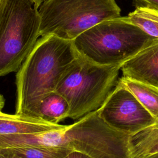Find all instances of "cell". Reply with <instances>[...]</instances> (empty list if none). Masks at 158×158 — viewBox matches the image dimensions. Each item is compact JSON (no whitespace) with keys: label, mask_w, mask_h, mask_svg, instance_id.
Segmentation results:
<instances>
[{"label":"cell","mask_w":158,"mask_h":158,"mask_svg":"<svg viewBox=\"0 0 158 158\" xmlns=\"http://www.w3.org/2000/svg\"><path fill=\"white\" fill-rule=\"evenodd\" d=\"M130 136L109 126L97 109L60 130L0 135V147L58 146L80 151L93 158H131Z\"/></svg>","instance_id":"cell-1"},{"label":"cell","mask_w":158,"mask_h":158,"mask_svg":"<svg viewBox=\"0 0 158 158\" xmlns=\"http://www.w3.org/2000/svg\"><path fill=\"white\" fill-rule=\"evenodd\" d=\"M78 56L73 40L53 35L38 39L16 74L15 114L36 117L41 99L56 90Z\"/></svg>","instance_id":"cell-2"},{"label":"cell","mask_w":158,"mask_h":158,"mask_svg":"<svg viewBox=\"0 0 158 158\" xmlns=\"http://www.w3.org/2000/svg\"><path fill=\"white\" fill-rule=\"evenodd\" d=\"M78 54L102 65H122L147 47L158 43L125 17L102 21L73 40Z\"/></svg>","instance_id":"cell-3"},{"label":"cell","mask_w":158,"mask_h":158,"mask_svg":"<svg viewBox=\"0 0 158 158\" xmlns=\"http://www.w3.org/2000/svg\"><path fill=\"white\" fill-rule=\"evenodd\" d=\"M121 66L99 65L78 54L55 90L68 101V118L77 120L98 109L115 86Z\"/></svg>","instance_id":"cell-4"},{"label":"cell","mask_w":158,"mask_h":158,"mask_svg":"<svg viewBox=\"0 0 158 158\" xmlns=\"http://www.w3.org/2000/svg\"><path fill=\"white\" fill-rule=\"evenodd\" d=\"M38 9L29 0L0 2V77L19 69L40 36Z\"/></svg>","instance_id":"cell-5"},{"label":"cell","mask_w":158,"mask_h":158,"mask_svg":"<svg viewBox=\"0 0 158 158\" xmlns=\"http://www.w3.org/2000/svg\"><path fill=\"white\" fill-rule=\"evenodd\" d=\"M38 12L40 36L69 40L102 21L121 17L115 0H47Z\"/></svg>","instance_id":"cell-6"},{"label":"cell","mask_w":158,"mask_h":158,"mask_svg":"<svg viewBox=\"0 0 158 158\" xmlns=\"http://www.w3.org/2000/svg\"><path fill=\"white\" fill-rule=\"evenodd\" d=\"M98 111L109 126L130 135L158 124L133 93L119 80Z\"/></svg>","instance_id":"cell-7"},{"label":"cell","mask_w":158,"mask_h":158,"mask_svg":"<svg viewBox=\"0 0 158 158\" xmlns=\"http://www.w3.org/2000/svg\"><path fill=\"white\" fill-rule=\"evenodd\" d=\"M124 77L158 86V43L144 49L122 64Z\"/></svg>","instance_id":"cell-8"},{"label":"cell","mask_w":158,"mask_h":158,"mask_svg":"<svg viewBox=\"0 0 158 158\" xmlns=\"http://www.w3.org/2000/svg\"><path fill=\"white\" fill-rule=\"evenodd\" d=\"M65 127L49 123L40 117L0 112V135L36 133L60 130Z\"/></svg>","instance_id":"cell-9"},{"label":"cell","mask_w":158,"mask_h":158,"mask_svg":"<svg viewBox=\"0 0 158 158\" xmlns=\"http://www.w3.org/2000/svg\"><path fill=\"white\" fill-rule=\"evenodd\" d=\"M70 107L67 99L56 91L45 96L40 101L36 116L54 124L68 118Z\"/></svg>","instance_id":"cell-10"},{"label":"cell","mask_w":158,"mask_h":158,"mask_svg":"<svg viewBox=\"0 0 158 158\" xmlns=\"http://www.w3.org/2000/svg\"><path fill=\"white\" fill-rule=\"evenodd\" d=\"M129 146L131 158H144L158 152V124L131 135Z\"/></svg>","instance_id":"cell-11"},{"label":"cell","mask_w":158,"mask_h":158,"mask_svg":"<svg viewBox=\"0 0 158 158\" xmlns=\"http://www.w3.org/2000/svg\"><path fill=\"white\" fill-rule=\"evenodd\" d=\"M72 150L58 146L0 147V154L12 158H64Z\"/></svg>","instance_id":"cell-12"},{"label":"cell","mask_w":158,"mask_h":158,"mask_svg":"<svg viewBox=\"0 0 158 158\" xmlns=\"http://www.w3.org/2000/svg\"><path fill=\"white\" fill-rule=\"evenodd\" d=\"M119 80L140 101L158 122V86L141 83L122 77Z\"/></svg>","instance_id":"cell-13"},{"label":"cell","mask_w":158,"mask_h":158,"mask_svg":"<svg viewBox=\"0 0 158 158\" xmlns=\"http://www.w3.org/2000/svg\"><path fill=\"white\" fill-rule=\"evenodd\" d=\"M127 20L136 25L148 35L158 38V9L138 6L125 17Z\"/></svg>","instance_id":"cell-14"},{"label":"cell","mask_w":158,"mask_h":158,"mask_svg":"<svg viewBox=\"0 0 158 158\" xmlns=\"http://www.w3.org/2000/svg\"><path fill=\"white\" fill-rule=\"evenodd\" d=\"M139 6L150 7L158 9V0H135Z\"/></svg>","instance_id":"cell-15"},{"label":"cell","mask_w":158,"mask_h":158,"mask_svg":"<svg viewBox=\"0 0 158 158\" xmlns=\"http://www.w3.org/2000/svg\"><path fill=\"white\" fill-rule=\"evenodd\" d=\"M64 158H93V157L80 151H72Z\"/></svg>","instance_id":"cell-16"},{"label":"cell","mask_w":158,"mask_h":158,"mask_svg":"<svg viewBox=\"0 0 158 158\" xmlns=\"http://www.w3.org/2000/svg\"><path fill=\"white\" fill-rule=\"evenodd\" d=\"M29 1H30L31 2H32L33 4H34V5L35 6V7H36L38 9L40 7V6L44 2H45L46 1H47V0H29Z\"/></svg>","instance_id":"cell-17"},{"label":"cell","mask_w":158,"mask_h":158,"mask_svg":"<svg viewBox=\"0 0 158 158\" xmlns=\"http://www.w3.org/2000/svg\"><path fill=\"white\" fill-rule=\"evenodd\" d=\"M4 96L0 93V112H1V110L4 107Z\"/></svg>","instance_id":"cell-18"},{"label":"cell","mask_w":158,"mask_h":158,"mask_svg":"<svg viewBox=\"0 0 158 158\" xmlns=\"http://www.w3.org/2000/svg\"><path fill=\"white\" fill-rule=\"evenodd\" d=\"M144 158H158V152H157V153H156V154H152V155H151V156L145 157H144Z\"/></svg>","instance_id":"cell-19"},{"label":"cell","mask_w":158,"mask_h":158,"mask_svg":"<svg viewBox=\"0 0 158 158\" xmlns=\"http://www.w3.org/2000/svg\"><path fill=\"white\" fill-rule=\"evenodd\" d=\"M0 158H12V157H7V156H4V155H2V154H0Z\"/></svg>","instance_id":"cell-20"},{"label":"cell","mask_w":158,"mask_h":158,"mask_svg":"<svg viewBox=\"0 0 158 158\" xmlns=\"http://www.w3.org/2000/svg\"><path fill=\"white\" fill-rule=\"evenodd\" d=\"M1 0H0V2H1Z\"/></svg>","instance_id":"cell-21"}]
</instances>
